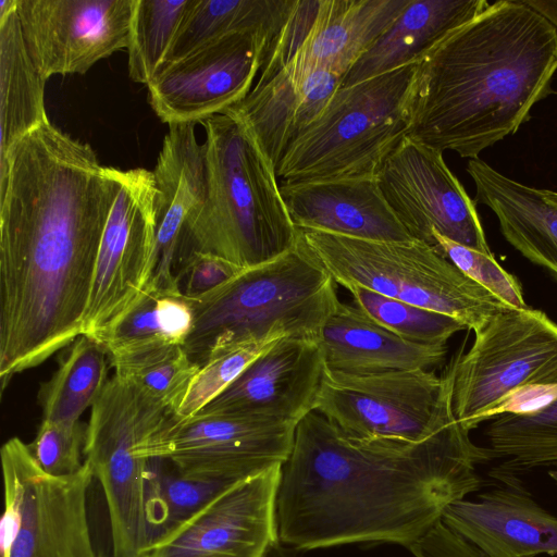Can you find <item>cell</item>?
<instances>
[{
    "instance_id": "1",
    "label": "cell",
    "mask_w": 557,
    "mask_h": 557,
    "mask_svg": "<svg viewBox=\"0 0 557 557\" xmlns=\"http://www.w3.org/2000/svg\"><path fill=\"white\" fill-rule=\"evenodd\" d=\"M119 169L49 121L0 163V380L82 335Z\"/></svg>"
},
{
    "instance_id": "2",
    "label": "cell",
    "mask_w": 557,
    "mask_h": 557,
    "mask_svg": "<svg viewBox=\"0 0 557 557\" xmlns=\"http://www.w3.org/2000/svg\"><path fill=\"white\" fill-rule=\"evenodd\" d=\"M457 420L408 442L358 438L317 411L296 426L276 494L278 542L293 550L387 542L409 548L448 505L480 488L476 446Z\"/></svg>"
},
{
    "instance_id": "3",
    "label": "cell",
    "mask_w": 557,
    "mask_h": 557,
    "mask_svg": "<svg viewBox=\"0 0 557 557\" xmlns=\"http://www.w3.org/2000/svg\"><path fill=\"white\" fill-rule=\"evenodd\" d=\"M556 72V28L525 0L490 3L419 63L407 136L476 159L555 92Z\"/></svg>"
},
{
    "instance_id": "4",
    "label": "cell",
    "mask_w": 557,
    "mask_h": 557,
    "mask_svg": "<svg viewBox=\"0 0 557 557\" xmlns=\"http://www.w3.org/2000/svg\"><path fill=\"white\" fill-rule=\"evenodd\" d=\"M200 123L206 133L207 195L185 226L177 264L200 252L248 269L290 250L299 231L283 199L275 165L255 136L225 112Z\"/></svg>"
},
{
    "instance_id": "5",
    "label": "cell",
    "mask_w": 557,
    "mask_h": 557,
    "mask_svg": "<svg viewBox=\"0 0 557 557\" xmlns=\"http://www.w3.org/2000/svg\"><path fill=\"white\" fill-rule=\"evenodd\" d=\"M335 284L299 232L296 245L278 258L188 297L193 325L183 348L201 367L218 354L267 338L319 342L339 301Z\"/></svg>"
},
{
    "instance_id": "6",
    "label": "cell",
    "mask_w": 557,
    "mask_h": 557,
    "mask_svg": "<svg viewBox=\"0 0 557 557\" xmlns=\"http://www.w3.org/2000/svg\"><path fill=\"white\" fill-rule=\"evenodd\" d=\"M418 73L419 63L341 86L284 153L281 183L375 177L408 133Z\"/></svg>"
},
{
    "instance_id": "7",
    "label": "cell",
    "mask_w": 557,
    "mask_h": 557,
    "mask_svg": "<svg viewBox=\"0 0 557 557\" xmlns=\"http://www.w3.org/2000/svg\"><path fill=\"white\" fill-rule=\"evenodd\" d=\"M178 417L114 374L91 406L84 457L107 502L112 557H141L148 545L145 481L149 460L166 458Z\"/></svg>"
},
{
    "instance_id": "8",
    "label": "cell",
    "mask_w": 557,
    "mask_h": 557,
    "mask_svg": "<svg viewBox=\"0 0 557 557\" xmlns=\"http://www.w3.org/2000/svg\"><path fill=\"white\" fill-rule=\"evenodd\" d=\"M298 231L321 267L345 288L359 285L449 315L472 331L507 306L425 243L376 242Z\"/></svg>"
},
{
    "instance_id": "9",
    "label": "cell",
    "mask_w": 557,
    "mask_h": 557,
    "mask_svg": "<svg viewBox=\"0 0 557 557\" xmlns=\"http://www.w3.org/2000/svg\"><path fill=\"white\" fill-rule=\"evenodd\" d=\"M473 332L450 362L453 412L468 431L515 391L557 382V323L543 311L505 306Z\"/></svg>"
},
{
    "instance_id": "10",
    "label": "cell",
    "mask_w": 557,
    "mask_h": 557,
    "mask_svg": "<svg viewBox=\"0 0 557 557\" xmlns=\"http://www.w3.org/2000/svg\"><path fill=\"white\" fill-rule=\"evenodd\" d=\"M450 364L430 370L347 374L325 369L314 411L358 438L424 441L456 421Z\"/></svg>"
},
{
    "instance_id": "11",
    "label": "cell",
    "mask_w": 557,
    "mask_h": 557,
    "mask_svg": "<svg viewBox=\"0 0 557 557\" xmlns=\"http://www.w3.org/2000/svg\"><path fill=\"white\" fill-rule=\"evenodd\" d=\"M157 231V187L146 169L119 171V190L97 257L82 335L103 345L146 285Z\"/></svg>"
},
{
    "instance_id": "12",
    "label": "cell",
    "mask_w": 557,
    "mask_h": 557,
    "mask_svg": "<svg viewBox=\"0 0 557 557\" xmlns=\"http://www.w3.org/2000/svg\"><path fill=\"white\" fill-rule=\"evenodd\" d=\"M376 180L412 239L436 249L435 231L493 255L475 203L447 166L442 151L406 135L384 160Z\"/></svg>"
},
{
    "instance_id": "13",
    "label": "cell",
    "mask_w": 557,
    "mask_h": 557,
    "mask_svg": "<svg viewBox=\"0 0 557 557\" xmlns=\"http://www.w3.org/2000/svg\"><path fill=\"white\" fill-rule=\"evenodd\" d=\"M410 0H294L267 51L258 82L283 67L344 77Z\"/></svg>"
},
{
    "instance_id": "14",
    "label": "cell",
    "mask_w": 557,
    "mask_h": 557,
    "mask_svg": "<svg viewBox=\"0 0 557 557\" xmlns=\"http://www.w3.org/2000/svg\"><path fill=\"white\" fill-rule=\"evenodd\" d=\"M265 49L259 35L234 33L164 64L147 84L153 111L169 125L223 113L252 89Z\"/></svg>"
},
{
    "instance_id": "15",
    "label": "cell",
    "mask_w": 557,
    "mask_h": 557,
    "mask_svg": "<svg viewBox=\"0 0 557 557\" xmlns=\"http://www.w3.org/2000/svg\"><path fill=\"white\" fill-rule=\"evenodd\" d=\"M136 0H16L27 51L40 74H85L127 49Z\"/></svg>"
},
{
    "instance_id": "16",
    "label": "cell",
    "mask_w": 557,
    "mask_h": 557,
    "mask_svg": "<svg viewBox=\"0 0 557 557\" xmlns=\"http://www.w3.org/2000/svg\"><path fill=\"white\" fill-rule=\"evenodd\" d=\"M281 467L226 487L150 543L141 557H265L278 542L276 494Z\"/></svg>"
},
{
    "instance_id": "17",
    "label": "cell",
    "mask_w": 557,
    "mask_h": 557,
    "mask_svg": "<svg viewBox=\"0 0 557 557\" xmlns=\"http://www.w3.org/2000/svg\"><path fill=\"white\" fill-rule=\"evenodd\" d=\"M296 424L246 416L196 413L177 420L168 459L185 476L235 484L288 458Z\"/></svg>"
},
{
    "instance_id": "18",
    "label": "cell",
    "mask_w": 557,
    "mask_h": 557,
    "mask_svg": "<svg viewBox=\"0 0 557 557\" xmlns=\"http://www.w3.org/2000/svg\"><path fill=\"white\" fill-rule=\"evenodd\" d=\"M24 483L22 523L10 557H100L92 544L87 494L92 470L87 461L75 473L45 472L29 445L18 437L5 442Z\"/></svg>"
},
{
    "instance_id": "19",
    "label": "cell",
    "mask_w": 557,
    "mask_h": 557,
    "mask_svg": "<svg viewBox=\"0 0 557 557\" xmlns=\"http://www.w3.org/2000/svg\"><path fill=\"white\" fill-rule=\"evenodd\" d=\"M324 371L319 342L282 337L199 413L246 416L297 425L314 411Z\"/></svg>"
},
{
    "instance_id": "20",
    "label": "cell",
    "mask_w": 557,
    "mask_h": 557,
    "mask_svg": "<svg viewBox=\"0 0 557 557\" xmlns=\"http://www.w3.org/2000/svg\"><path fill=\"white\" fill-rule=\"evenodd\" d=\"M197 123L169 125L152 171L157 187V231L146 285L180 290L176 265L187 222L203 206L207 174Z\"/></svg>"
},
{
    "instance_id": "21",
    "label": "cell",
    "mask_w": 557,
    "mask_h": 557,
    "mask_svg": "<svg viewBox=\"0 0 557 557\" xmlns=\"http://www.w3.org/2000/svg\"><path fill=\"white\" fill-rule=\"evenodd\" d=\"M442 521L488 557L557 556V517L515 482L451 503Z\"/></svg>"
},
{
    "instance_id": "22",
    "label": "cell",
    "mask_w": 557,
    "mask_h": 557,
    "mask_svg": "<svg viewBox=\"0 0 557 557\" xmlns=\"http://www.w3.org/2000/svg\"><path fill=\"white\" fill-rule=\"evenodd\" d=\"M281 193L297 230L376 242H408L375 177L282 183Z\"/></svg>"
},
{
    "instance_id": "23",
    "label": "cell",
    "mask_w": 557,
    "mask_h": 557,
    "mask_svg": "<svg viewBox=\"0 0 557 557\" xmlns=\"http://www.w3.org/2000/svg\"><path fill=\"white\" fill-rule=\"evenodd\" d=\"M343 77L327 70L283 67L257 82L238 103L225 110L242 122L277 168L284 153L318 117Z\"/></svg>"
},
{
    "instance_id": "24",
    "label": "cell",
    "mask_w": 557,
    "mask_h": 557,
    "mask_svg": "<svg viewBox=\"0 0 557 557\" xmlns=\"http://www.w3.org/2000/svg\"><path fill=\"white\" fill-rule=\"evenodd\" d=\"M319 345L325 369L347 374L430 370L447 351L446 345L408 342L341 300L324 323Z\"/></svg>"
},
{
    "instance_id": "25",
    "label": "cell",
    "mask_w": 557,
    "mask_h": 557,
    "mask_svg": "<svg viewBox=\"0 0 557 557\" xmlns=\"http://www.w3.org/2000/svg\"><path fill=\"white\" fill-rule=\"evenodd\" d=\"M467 172L475 186L474 203L490 208L506 240L557 278L555 191L519 183L479 158L469 160Z\"/></svg>"
},
{
    "instance_id": "26",
    "label": "cell",
    "mask_w": 557,
    "mask_h": 557,
    "mask_svg": "<svg viewBox=\"0 0 557 557\" xmlns=\"http://www.w3.org/2000/svg\"><path fill=\"white\" fill-rule=\"evenodd\" d=\"M488 5L485 0H410L350 67L341 86L420 63L442 40Z\"/></svg>"
},
{
    "instance_id": "27",
    "label": "cell",
    "mask_w": 557,
    "mask_h": 557,
    "mask_svg": "<svg viewBox=\"0 0 557 557\" xmlns=\"http://www.w3.org/2000/svg\"><path fill=\"white\" fill-rule=\"evenodd\" d=\"M23 37L16 0L0 1V163L27 134L48 122L45 83Z\"/></svg>"
},
{
    "instance_id": "28",
    "label": "cell",
    "mask_w": 557,
    "mask_h": 557,
    "mask_svg": "<svg viewBox=\"0 0 557 557\" xmlns=\"http://www.w3.org/2000/svg\"><path fill=\"white\" fill-rule=\"evenodd\" d=\"M293 3L294 0H190L162 66L234 33L259 35L267 44L265 55Z\"/></svg>"
},
{
    "instance_id": "29",
    "label": "cell",
    "mask_w": 557,
    "mask_h": 557,
    "mask_svg": "<svg viewBox=\"0 0 557 557\" xmlns=\"http://www.w3.org/2000/svg\"><path fill=\"white\" fill-rule=\"evenodd\" d=\"M108 351L85 335L78 336L53 375L41 384L38 401L42 420L74 423L91 408L108 383Z\"/></svg>"
},
{
    "instance_id": "30",
    "label": "cell",
    "mask_w": 557,
    "mask_h": 557,
    "mask_svg": "<svg viewBox=\"0 0 557 557\" xmlns=\"http://www.w3.org/2000/svg\"><path fill=\"white\" fill-rule=\"evenodd\" d=\"M193 325L188 297L147 285L103 343L108 356L159 345H184Z\"/></svg>"
},
{
    "instance_id": "31",
    "label": "cell",
    "mask_w": 557,
    "mask_h": 557,
    "mask_svg": "<svg viewBox=\"0 0 557 557\" xmlns=\"http://www.w3.org/2000/svg\"><path fill=\"white\" fill-rule=\"evenodd\" d=\"M231 485L187 478L168 458L150 459L144 499L148 545L175 529Z\"/></svg>"
},
{
    "instance_id": "32",
    "label": "cell",
    "mask_w": 557,
    "mask_h": 557,
    "mask_svg": "<svg viewBox=\"0 0 557 557\" xmlns=\"http://www.w3.org/2000/svg\"><path fill=\"white\" fill-rule=\"evenodd\" d=\"M115 374L129 380L175 411L200 367L182 345H159L109 357Z\"/></svg>"
},
{
    "instance_id": "33",
    "label": "cell",
    "mask_w": 557,
    "mask_h": 557,
    "mask_svg": "<svg viewBox=\"0 0 557 557\" xmlns=\"http://www.w3.org/2000/svg\"><path fill=\"white\" fill-rule=\"evenodd\" d=\"M486 435L496 457H507L511 467L557 465V400L534 412L497 416Z\"/></svg>"
},
{
    "instance_id": "34",
    "label": "cell",
    "mask_w": 557,
    "mask_h": 557,
    "mask_svg": "<svg viewBox=\"0 0 557 557\" xmlns=\"http://www.w3.org/2000/svg\"><path fill=\"white\" fill-rule=\"evenodd\" d=\"M190 0H136L127 47L132 81L148 84L162 66Z\"/></svg>"
},
{
    "instance_id": "35",
    "label": "cell",
    "mask_w": 557,
    "mask_h": 557,
    "mask_svg": "<svg viewBox=\"0 0 557 557\" xmlns=\"http://www.w3.org/2000/svg\"><path fill=\"white\" fill-rule=\"evenodd\" d=\"M346 289L351 294L354 305L366 315L411 343L446 345L454 334L467 329L449 315L383 296L359 285Z\"/></svg>"
},
{
    "instance_id": "36",
    "label": "cell",
    "mask_w": 557,
    "mask_h": 557,
    "mask_svg": "<svg viewBox=\"0 0 557 557\" xmlns=\"http://www.w3.org/2000/svg\"><path fill=\"white\" fill-rule=\"evenodd\" d=\"M280 338L282 337L248 343L210 358L200 367L177 410V417L186 419L199 412Z\"/></svg>"
},
{
    "instance_id": "37",
    "label": "cell",
    "mask_w": 557,
    "mask_h": 557,
    "mask_svg": "<svg viewBox=\"0 0 557 557\" xmlns=\"http://www.w3.org/2000/svg\"><path fill=\"white\" fill-rule=\"evenodd\" d=\"M433 237L440 253L453 262L469 278L509 307H527L519 281L502 268L493 255L453 242L435 231Z\"/></svg>"
},
{
    "instance_id": "38",
    "label": "cell",
    "mask_w": 557,
    "mask_h": 557,
    "mask_svg": "<svg viewBox=\"0 0 557 557\" xmlns=\"http://www.w3.org/2000/svg\"><path fill=\"white\" fill-rule=\"evenodd\" d=\"M87 424L51 422L42 420L30 450L41 469L55 476L77 472L84 465V446Z\"/></svg>"
},
{
    "instance_id": "39",
    "label": "cell",
    "mask_w": 557,
    "mask_h": 557,
    "mask_svg": "<svg viewBox=\"0 0 557 557\" xmlns=\"http://www.w3.org/2000/svg\"><path fill=\"white\" fill-rule=\"evenodd\" d=\"M242 270L219 257L191 252L178 262L176 278L183 295L197 297L226 282Z\"/></svg>"
},
{
    "instance_id": "40",
    "label": "cell",
    "mask_w": 557,
    "mask_h": 557,
    "mask_svg": "<svg viewBox=\"0 0 557 557\" xmlns=\"http://www.w3.org/2000/svg\"><path fill=\"white\" fill-rule=\"evenodd\" d=\"M414 557H488L441 520L409 547Z\"/></svg>"
},
{
    "instance_id": "41",
    "label": "cell",
    "mask_w": 557,
    "mask_h": 557,
    "mask_svg": "<svg viewBox=\"0 0 557 557\" xmlns=\"http://www.w3.org/2000/svg\"><path fill=\"white\" fill-rule=\"evenodd\" d=\"M557 400V382L533 384L508 395L484 416V421L500 414H523L537 411Z\"/></svg>"
},
{
    "instance_id": "42",
    "label": "cell",
    "mask_w": 557,
    "mask_h": 557,
    "mask_svg": "<svg viewBox=\"0 0 557 557\" xmlns=\"http://www.w3.org/2000/svg\"><path fill=\"white\" fill-rule=\"evenodd\" d=\"M541 13L557 30V0H525Z\"/></svg>"
},
{
    "instance_id": "43",
    "label": "cell",
    "mask_w": 557,
    "mask_h": 557,
    "mask_svg": "<svg viewBox=\"0 0 557 557\" xmlns=\"http://www.w3.org/2000/svg\"><path fill=\"white\" fill-rule=\"evenodd\" d=\"M268 557H296V555L292 549L278 547L272 550Z\"/></svg>"
},
{
    "instance_id": "44",
    "label": "cell",
    "mask_w": 557,
    "mask_h": 557,
    "mask_svg": "<svg viewBox=\"0 0 557 557\" xmlns=\"http://www.w3.org/2000/svg\"><path fill=\"white\" fill-rule=\"evenodd\" d=\"M555 196H556V198H557V191H555Z\"/></svg>"
}]
</instances>
